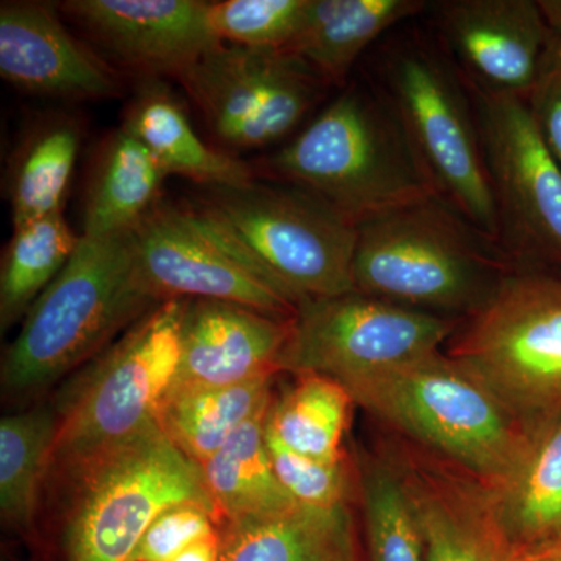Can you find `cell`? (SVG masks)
<instances>
[{
    "label": "cell",
    "mask_w": 561,
    "mask_h": 561,
    "mask_svg": "<svg viewBox=\"0 0 561 561\" xmlns=\"http://www.w3.org/2000/svg\"><path fill=\"white\" fill-rule=\"evenodd\" d=\"M181 502L216 508L201 468L165 438L157 420L127 440L54 457L28 561H131L151 522Z\"/></svg>",
    "instance_id": "obj_1"
},
{
    "label": "cell",
    "mask_w": 561,
    "mask_h": 561,
    "mask_svg": "<svg viewBox=\"0 0 561 561\" xmlns=\"http://www.w3.org/2000/svg\"><path fill=\"white\" fill-rule=\"evenodd\" d=\"M160 302L140 276L130 232L81 236L72 257L33 302L3 353V404L20 411L49 400Z\"/></svg>",
    "instance_id": "obj_2"
},
{
    "label": "cell",
    "mask_w": 561,
    "mask_h": 561,
    "mask_svg": "<svg viewBox=\"0 0 561 561\" xmlns=\"http://www.w3.org/2000/svg\"><path fill=\"white\" fill-rule=\"evenodd\" d=\"M370 84L397 117L435 197L497 243L474 98L442 44L413 31L391 36L376 55Z\"/></svg>",
    "instance_id": "obj_3"
},
{
    "label": "cell",
    "mask_w": 561,
    "mask_h": 561,
    "mask_svg": "<svg viewBox=\"0 0 561 561\" xmlns=\"http://www.w3.org/2000/svg\"><path fill=\"white\" fill-rule=\"evenodd\" d=\"M264 171L316 195L354 227L435 195L371 84L345 88Z\"/></svg>",
    "instance_id": "obj_4"
},
{
    "label": "cell",
    "mask_w": 561,
    "mask_h": 561,
    "mask_svg": "<svg viewBox=\"0 0 561 561\" xmlns=\"http://www.w3.org/2000/svg\"><path fill=\"white\" fill-rule=\"evenodd\" d=\"M515 272L496 242L442 198H424L357 227L354 290L460 319Z\"/></svg>",
    "instance_id": "obj_5"
},
{
    "label": "cell",
    "mask_w": 561,
    "mask_h": 561,
    "mask_svg": "<svg viewBox=\"0 0 561 561\" xmlns=\"http://www.w3.org/2000/svg\"><path fill=\"white\" fill-rule=\"evenodd\" d=\"M354 402L404 440L486 489L511 478L530 427L448 354L438 353L345 387Z\"/></svg>",
    "instance_id": "obj_6"
},
{
    "label": "cell",
    "mask_w": 561,
    "mask_h": 561,
    "mask_svg": "<svg viewBox=\"0 0 561 561\" xmlns=\"http://www.w3.org/2000/svg\"><path fill=\"white\" fill-rule=\"evenodd\" d=\"M448 343L524 426L561 412V276L512 272Z\"/></svg>",
    "instance_id": "obj_7"
},
{
    "label": "cell",
    "mask_w": 561,
    "mask_h": 561,
    "mask_svg": "<svg viewBox=\"0 0 561 561\" xmlns=\"http://www.w3.org/2000/svg\"><path fill=\"white\" fill-rule=\"evenodd\" d=\"M187 300H165L49 398L58 415L54 457L127 440L153 423L179 371Z\"/></svg>",
    "instance_id": "obj_8"
},
{
    "label": "cell",
    "mask_w": 561,
    "mask_h": 561,
    "mask_svg": "<svg viewBox=\"0 0 561 561\" xmlns=\"http://www.w3.org/2000/svg\"><path fill=\"white\" fill-rule=\"evenodd\" d=\"M198 205L300 306L354 290L357 227L289 184L209 187Z\"/></svg>",
    "instance_id": "obj_9"
},
{
    "label": "cell",
    "mask_w": 561,
    "mask_h": 561,
    "mask_svg": "<svg viewBox=\"0 0 561 561\" xmlns=\"http://www.w3.org/2000/svg\"><path fill=\"white\" fill-rule=\"evenodd\" d=\"M461 321L357 290L306 300L291 321L280 373H316L346 387L438 353Z\"/></svg>",
    "instance_id": "obj_10"
},
{
    "label": "cell",
    "mask_w": 561,
    "mask_h": 561,
    "mask_svg": "<svg viewBox=\"0 0 561 561\" xmlns=\"http://www.w3.org/2000/svg\"><path fill=\"white\" fill-rule=\"evenodd\" d=\"M471 92L496 206L497 245L515 272L561 276L559 162L538 135L526 99Z\"/></svg>",
    "instance_id": "obj_11"
},
{
    "label": "cell",
    "mask_w": 561,
    "mask_h": 561,
    "mask_svg": "<svg viewBox=\"0 0 561 561\" xmlns=\"http://www.w3.org/2000/svg\"><path fill=\"white\" fill-rule=\"evenodd\" d=\"M144 283L158 301L239 302L272 316L298 306L198 203L162 201L130 232Z\"/></svg>",
    "instance_id": "obj_12"
},
{
    "label": "cell",
    "mask_w": 561,
    "mask_h": 561,
    "mask_svg": "<svg viewBox=\"0 0 561 561\" xmlns=\"http://www.w3.org/2000/svg\"><path fill=\"white\" fill-rule=\"evenodd\" d=\"M176 80L214 136L239 150L262 149L286 138L328 87L290 51L225 43Z\"/></svg>",
    "instance_id": "obj_13"
},
{
    "label": "cell",
    "mask_w": 561,
    "mask_h": 561,
    "mask_svg": "<svg viewBox=\"0 0 561 561\" xmlns=\"http://www.w3.org/2000/svg\"><path fill=\"white\" fill-rule=\"evenodd\" d=\"M437 41L474 90L526 99L556 33L534 0L435 2Z\"/></svg>",
    "instance_id": "obj_14"
},
{
    "label": "cell",
    "mask_w": 561,
    "mask_h": 561,
    "mask_svg": "<svg viewBox=\"0 0 561 561\" xmlns=\"http://www.w3.org/2000/svg\"><path fill=\"white\" fill-rule=\"evenodd\" d=\"M60 10L144 79H179L221 41L201 0H70Z\"/></svg>",
    "instance_id": "obj_15"
},
{
    "label": "cell",
    "mask_w": 561,
    "mask_h": 561,
    "mask_svg": "<svg viewBox=\"0 0 561 561\" xmlns=\"http://www.w3.org/2000/svg\"><path fill=\"white\" fill-rule=\"evenodd\" d=\"M382 453L408 491L426 561H508L511 542L485 485L404 438Z\"/></svg>",
    "instance_id": "obj_16"
},
{
    "label": "cell",
    "mask_w": 561,
    "mask_h": 561,
    "mask_svg": "<svg viewBox=\"0 0 561 561\" xmlns=\"http://www.w3.org/2000/svg\"><path fill=\"white\" fill-rule=\"evenodd\" d=\"M0 73L41 98L99 101L122 91L108 62L72 35L49 3H2Z\"/></svg>",
    "instance_id": "obj_17"
},
{
    "label": "cell",
    "mask_w": 561,
    "mask_h": 561,
    "mask_svg": "<svg viewBox=\"0 0 561 561\" xmlns=\"http://www.w3.org/2000/svg\"><path fill=\"white\" fill-rule=\"evenodd\" d=\"M291 321L239 302L187 300L172 386H236L280 375Z\"/></svg>",
    "instance_id": "obj_18"
},
{
    "label": "cell",
    "mask_w": 561,
    "mask_h": 561,
    "mask_svg": "<svg viewBox=\"0 0 561 561\" xmlns=\"http://www.w3.org/2000/svg\"><path fill=\"white\" fill-rule=\"evenodd\" d=\"M221 561H365L354 505H294L220 524Z\"/></svg>",
    "instance_id": "obj_19"
},
{
    "label": "cell",
    "mask_w": 561,
    "mask_h": 561,
    "mask_svg": "<svg viewBox=\"0 0 561 561\" xmlns=\"http://www.w3.org/2000/svg\"><path fill=\"white\" fill-rule=\"evenodd\" d=\"M426 9L419 0H308L287 51L327 84H345L362 55Z\"/></svg>",
    "instance_id": "obj_20"
},
{
    "label": "cell",
    "mask_w": 561,
    "mask_h": 561,
    "mask_svg": "<svg viewBox=\"0 0 561 561\" xmlns=\"http://www.w3.org/2000/svg\"><path fill=\"white\" fill-rule=\"evenodd\" d=\"M125 111L122 127L139 139L168 175L209 187L253 183L247 162L214 149L195 131L186 111L161 79H144Z\"/></svg>",
    "instance_id": "obj_21"
},
{
    "label": "cell",
    "mask_w": 561,
    "mask_h": 561,
    "mask_svg": "<svg viewBox=\"0 0 561 561\" xmlns=\"http://www.w3.org/2000/svg\"><path fill=\"white\" fill-rule=\"evenodd\" d=\"M168 173L147 147L121 127L95 157L83 201V238L128 234L162 201Z\"/></svg>",
    "instance_id": "obj_22"
},
{
    "label": "cell",
    "mask_w": 561,
    "mask_h": 561,
    "mask_svg": "<svg viewBox=\"0 0 561 561\" xmlns=\"http://www.w3.org/2000/svg\"><path fill=\"white\" fill-rule=\"evenodd\" d=\"M278 376L236 386H171L154 420L165 438L198 467L271 408Z\"/></svg>",
    "instance_id": "obj_23"
},
{
    "label": "cell",
    "mask_w": 561,
    "mask_h": 561,
    "mask_svg": "<svg viewBox=\"0 0 561 561\" xmlns=\"http://www.w3.org/2000/svg\"><path fill=\"white\" fill-rule=\"evenodd\" d=\"M486 490L511 546L560 534L561 412L530 426L526 449L511 478Z\"/></svg>",
    "instance_id": "obj_24"
},
{
    "label": "cell",
    "mask_w": 561,
    "mask_h": 561,
    "mask_svg": "<svg viewBox=\"0 0 561 561\" xmlns=\"http://www.w3.org/2000/svg\"><path fill=\"white\" fill-rule=\"evenodd\" d=\"M271 408L243 424L224 448L198 465L221 523L272 515L297 505L273 470L265 435Z\"/></svg>",
    "instance_id": "obj_25"
},
{
    "label": "cell",
    "mask_w": 561,
    "mask_h": 561,
    "mask_svg": "<svg viewBox=\"0 0 561 561\" xmlns=\"http://www.w3.org/2000/svg\"><path fill=\"white\" fill-rule=\"evenodd\" d=\"M57 431L50 400L10 411L0 421V518L25 546L32 540Z\"/></svg>",
    "instance_id": "obj_26"
},
{
    "label": "cell",
    "mask_w": 561,
    "mask_h": 561,
    "mask_svg": "<svg viewBox=\"0 0 561 561\" xmlns=\"http://www.w3.org/2000/svg\"><path fill=\"white\" fill-rule=\"evenodd\" d=\"M83 139L79 122H39L22 139L9 172L13 227L62 213Z\"/></svg>",
    "instance_id": "obj_27"
},
{
    "label": "cell",
    "mask_w": 561,
    "mask_h": 561,
    "mask_svg": "<svg viewBox=\"0 0 561 561\" xmlns=\"http://www.w3.org/2000/svg\"><path fill=\"white\" fill-rule=\"evenodd\" d=\"M350 391L335 379L316 373L294 375L291 383L275 391L267 431L286 448L320 460H341L351 412Z\"/></svg>",
    "instance_id": "obj_28"
},
{
    "label": "cell",
    "mask_w": 561,
    "mask_h": 561,
    "mask_svg": "<svg viewBox=\"0 0 561 561\" xmlns=\"http://www.w3.org/2000/svg\"><path fill=\"white\" fill-rule=\"evenodd\" d=\"M80 238L62 213L14 227L0 265L2 332L24 320L33 302L66 267Z\"/></svg>",
    "instance_id": "obj_29"
},
{
    "label": "cell",
    "mask_w": 561,
    "mask_h": 561,
    "mask_svg": "<svg viewBox=\"0 0 561 561\" xmlns=\"http://www.w3.org/2000/svg\"><path fill=\"white\" fill-rule=\"evenodd\" d=\"M365 561H426L423 537L400 472L386 454L354 449Z\"/></svg>",
    "instance_id": "obj_30"
},
{
    "label": "cell",
    "mask_w": 561,
    "mask_h": 561,
    "mask_svg": "<svg viewBox=\"0 0 561 561\" xmlns=\"http://www.w3.org/2000/svg\"><path fill=\"white\" fill-rule=\"evenodd\" d=\"M265 435L276 478L297 504L319 508L357 504L359 476L354 451L341 460L313 459L286 448L271 432Z\"/></svg>",
    "instance_id": "obj_31"
},
{
    "label": "cell",
    "mask_w": 561,
    "mask_h": 561,
    "mask_svg": "<svg viewBox=\"0 0 561 561\" xmlns=\"http://www.w3.org/2000/svg\"><path fill=\"white\" fill-rule=\"evenodd\" d=\"M308 0L209 2V22L221 43L251 49H286L300 27Z\"/></svg>",
    "instance_id": "obj_32"
},
{
    "label": "cell",
    "mask_w": 561,
    "mask_h": 561,
    "mask_svg": "<svg viewBox=\"0 0 561 561\" xmlns=\"http://www.w3.org/2000/svg\"><path fill=\"white\" fill-rule=\"evenodd\" d=\"M216 508L181 502L162 511L147 527L131 561H173L195 542L220 529Z\"/></svg>",
    "instance_id": "obj_33"
},
{
    "label": "cell",
    "mask_w": 561,
    "mask_h": 561,
    "mask_svg": "<svg viewBox=\"0 0 561 561\" xmlns=\"http://www.w3.org/2000/svg\"><path fill=\"white\" fill-rule=\"evenodd\" d=\"M526 102L538 135L561 168V36H553Z\"/></svg>",
    "instance_id": "obj_34"
},
{
    "label": "cell",
    "mask_w": 561,
    "mask_h": 561,
    "mask_svg": "<svg viewBox=\"0 0 561 561\" xmlns=\"http://www.w3.org/2000/svg\"><path fill=\"white\" fill-rule=\"evenodd\" d=\"M508 561H561V531L524 546H511Z\"/></svg>",
    "instance_id": "obj_35"
},
{
    "label": "cell",
    "mask_w": 561,
    "mask_h": 561,
    "mask_svg": "<svg viewBox=\"0 0 561 561\" xmlns=\"http://www.w3.org/2000/svg\"><path fill=\"white\" fill-rule=\"evenodd\" d=\"M173 561H221L220 529L192 545Z\"/></svg>",
    "instance_id": "obj_36"
},
{
    "label": "cell",
    "mask_w": 561,
    "mask_h": 561,
    "mask_svg": "<svg viewBox=\"0 0 561 561\" xmlns=\"http://www.w3.org/2000/svg\"><path fill=\"white\" fill-rule=\"evenodd\" d=\"M538 7L548 27L561 36V0H540Z\"/></svg>",
    "instance_id": "obj_37"
},
{
    "label": "cell",
    "mask_w": 561,
    "mask_h": 561,
    "mask_svg": "<svg viewBox=\"0 0 561 561\" xmlns=\"http://www.w3.org/2000/svg\"><path fill=\"white\" fill-rule=\"evenodd\" d=\"M13 561H18V560H13Z\"/></svg>",
    "instance_id": "obj_38"
}]
</instances>
